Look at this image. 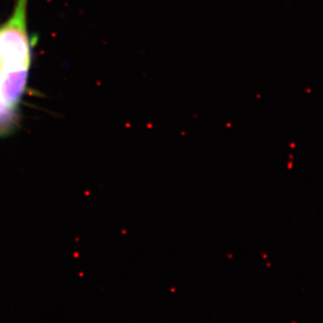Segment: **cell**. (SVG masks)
Wrapping results in <instances>:
<instances>
[{"instance_id":"cell-1","label":"cell","mask_w":323,"mask_h":323,"mask_svg":"<svg viewBox=\"0 0 323 323\" xmlns=\"http://www.w3.org/2000/svg\"><path fill=\"white\" fill-rule=\"evenodd\" d=\"M28 1L16 0L12 16L0 27V135L13 129L27 85L31 63Z\"/></svg>"}]
</instances>
